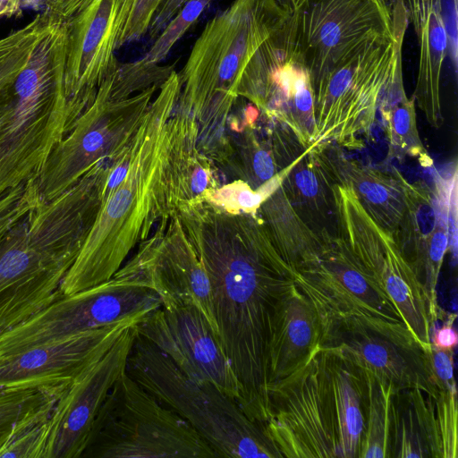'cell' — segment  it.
I'll return each instance as SVG.
<instances>
[{
    "instance_id": "24",
    "label": "cell",
    "mask_w": 458,
    "mask_h": 458,
    "mask_svg": "<svg viewBox=\"0 0 458 458\" xmlns=\"http://www.w3.org/2000/svg\"><path fill=\"white\" fill-rule=\"evenodd\" d=\"M389 458H442L434 401L419 388L392 394Z\"/></svg>"
},
{
    "instance_id": "15",
    "label": "cell",
    "mask_w": 458,
    "mask_h": 458,
    "mask_svg": "<svg viewBox=\"0 0 458 458\" xmlns=\"http://www.w3.org/2000/svg\"><path fill=\"white\" fill-rule=\"evenodd\" d=\"M138 245L112 277L151 289L163 307L195 305L219 335L208 274L177 211L162 218L155 233Z\"/></svg>"
},
{
    "instance_id": "10",
    "label": "cell",
    "mask_w": 458,
    "mask_h": 458,
    "mask_svg": "<svg viewBox=\"0 0 458 458\" xmlns=\"http://www.w3.org/2000/svg\"><path fill=\"white\" fill-rule=\"evenodd\" d=\"M332 193L338 238L373 276L424 350H429L436 321L424 289L394 234L366 209L351 185L335 184Z\"/></svg>"
},
{
    "instance_id": "16",
    "label": "cell",
    "mask_w": 458,
    "mask_h": 458,
    "mask_svg": "<svg viewBox=\"0 0 458 458\" xmlns=\"http://www.w3.org/2000/svg\"><path fill=\"white\" fill-rule=\"evenodd\" d=\"M392 32L386 3L310 0L299 10V38L312 88L369 43Z\"/></svg>"
},
{
    "instance_id": "8",
    "label": "cell",
    "mask_w": 458,
    "mask_h": 458,
    "mask_svg": "<svg viewBox=\"0 0 458 458\" xmlns=\"http://www.w3.org/2000/svg\"><path fill=\"white\" fill-rule=\"evenodd\" d=\"M211 446L126 371L106 395L81 458H211Z\"/></svg>"
},
{
    "instance_id": "36",
    "label": "cell",
    "mask_w": 458,
    "mask_h": 458,
    "mask_svg": "<svg viewBox=\"0 0 458 458\" xmlns=\"http://www.w3.org/2000/svg\"><path fill=\"white\" fill-rule=\"evenodd\" d=\"M427 352L437 389L456 390L454 377V350H441L431 345Z\"/></svg>"
},
{
    "instance_id": "11",
    "label": "cell",
    "mask_w": 458,
    "mask_h": 458,
    "mask_svg": "<svg viewBox=\"0 0 458 458\" xmlns=\"http://www.w3.org/2000/svg\"><path fill=\"white\" fill-rule=\"evenodd\" d=\"M318 311L319 348L344 356L394 390L419 388L434 400L437 389L427 350L404 323L362 313Z\"/></svg>"
},
{
    "instance_id": "28",
    "label": "cell",
    "mask_w": 458,
    "mask_h": 458,
    "mask_svg": "<svg viewBox=\"0 0 458 458\" xmlns=\"http://www.w3.org/2000/svg\"><path fill=\"white\" fill-rule=\"evenodd\" d=\"M368 407L358 458H389V414L393 387L366 371Z\"/></svg>"
},
{
    "instance_id": "43",
    "label": "cell",
    "mask_w": 458,
    "mask_h": 458,
    "mask_svg": "<svg viewBox=\"0 0 458 458\" xmlns=\"http://www.w3.org/2000/svg\"><path fill=\"white\" fill-rule=\"evenodd\" d=\"M310 0H292L293 11L301 10Z\"/></svg>"
},
{
    "instance_id": "41",
    "label": "cell",
    "mask_w": 458,
    "mask_h": 458,
    "mask_svg": "<svg viewBox=\"0 0 458 458\" xmlns=\"http://www.w3.org/2000/svg\"><path fill=\"white\" fill-rule=\"evenodd\" d=\"M293 183L298 191L305 198L313 199L320 191L319 182L313 168L304 167L296 172Z\"/></svg>"
},
{
    "instance_id": "20",
    "label": "cell",
    "mask_w": 458,
    "mask_h": 458,
    "mask_svg": "<svg viewBox=\"0 0 458 458\" xmlns=\"http://www.w3.org/2000/svg\"><path fill=\"white\" fill-rule=\"evenodd\" d=\"M140 319L85 330L0 358V388L66 389Z\"/></svg>"
},
{
    "instance_id": "21",
    "label": "cell",
    "mask_w": 458,
    "mask_h": 458,
    "mask_svg": "<svg viewBox=\"0 0 458 458\" xmlns=\"http://www.w3.org/2000/svg\"><path fill=\"white\" fill-rule=\"evenodd\" d=\"M403 199V216L394 236L428 299L436 321L442 319L437 285L448 250L447 210L450 192L435 193L398 176Z\"/></svg>"
},
{
    "instance_id": "2",
    "label": "cell",
    "mask_w": 458,
    "mask_h": 458,
    "mask_svg": "<svg viewBox=\"0 0 458 458\" xmlns=\"http://www.w3.org/2000/svg\"><path fill=\"white\" fill-rule=\"evenodd\" d=\"M181 85L173 71L163 82L132 142L127 171L106 184L95 221L61 286L69 295L109 280L154 225L181 203L183 131L175 111Z\"/></svg>"
},
{
    "instance_id": "12",
    "label": "cell",
    "mask_w": 458,
    "mask_h": 458,
    "mask_svg": "<svg viewBox=\"0 0 458 458\" xmlns=\"http://www.w3.org/2000/svg\"><path fill=\"white\" fill-rule=\"evenodd\" d=\"M266 428L283 458H340L331 386L320 349L267 387Z\"/></svg>"
},
{
    "instance_id": "40",
    "label": "cell",
    "mask_w": 458,
    "mask_h": 458,
    "mask_svg": "<svg viewBox=\"0 0 458 458\" xmlns=\"http://www.w3.org/2000/svg\"><path fill=\"white\" fill-rule=\"evenodd\" d=\"M455 316H449L448 320L440 328L431 334V345L441 350H454L458 343V335L454 327Z\"/></svg>"
},
{
    "instance_id": "6",
    "label": "cell",
    "mask_w": 458,
    "mask_h": 458,
    "mask_svg": "<svg viewBox=\"0 0 458 458\" xmlns=\"http://www.w3.org/2000/svg\"><path fill=\"white\" fill-rule=\"evenodd\" d=\"M173 71L174 64L142 59L119 64L51 151L37 179L40 199L47 202L59 197L95 164L128 142Z\"/></svg>"
},
{
    "instance_id": "5",
    "label": "cell",
    "mask_w": 458,
    "mask_h": 458,
    "mask_svg": "<svg viewBox=\"0 0 458 458\" xmlns=\"http://www.w3.org/2000/svg\"><path fill=\"white\" fill-rule=\"evenodd\" d=\"M67 34L58 18L15 81L0 93V197L38 179L70 129L64 89Z\"/></svg>"
},
{
    "instance_id": "18",
    "label": "cell",
    "mask_w": 458,
    "mask_h": 458,
    "mask_svg": "<svg viewBox=\"0 0 458 458\" xmlns=\"http://www.w3.org/2000/svg\"><path fill=\"white\" fill-rule=\"evenodd\" d=\"M293 271L296 284L318 310L362 313L403 323L398 310L373 276L338 237L326 236L321 247Z\"/></svg>"
},
{
    "instance_id": "9",
    "label": "cell",
    "mask_w": 458,
    "mask_h": 458,
    "mask_svg": "<svg viewBox=\"0 0 458 458\" xmlns=\"http://www.w3.org/2000/svg\"><path fill=\"white\" fill-rule=\"evenodd\" d=\"M392 35L369 43L330 71L313 89V140L344 141L372 123L407 27L408 11L397 0Z\"/></svg>"
},
{
    "instance_id": "33",
    "label": "cell",
    "mask_w": 458,
    "mask_h": 458,
    "mask_svg": "<svg viewBox=\"0 0 458 458\" xmlns=\"http://www.w3.org/2000/svg\"><path fill=\"white\" fill-rule=\"evenodd\" d=\"M51 411L36 419L13 435L0 450V458H42Z\"/></svg>"
},
{
    "instance_id": "37",
    "label": "cell",
    "mask_w": 458,
    "mask_h": 458,
    "mask_svg": "<svg viewBox=\"0 0 458 458\" xmlns=\"http://www.w3.org/2000/svg\"><path fill=\"white\" fill-rule=\"evenodd\" d=\"M188 0H165L156 13L148 30L152 39L165 28L170 20Z\"/></svg>"
},
{
    "instance_id": "27",
    "label": "cell",
    "mask_w": 458,
    "mask_h": 458,
    "mask_svg": "<svg viewBox=\"0 0 458 458\" xmlns=\"http://www.w3.org/2000/svg\"><path fill=\"white\" fill-rule=\"evenodd\" d=\"M350 185L362 205L385 228L394 233L403 212L399 179L393 181L377 172L360 167L350 168Z\"/></svg>"
},
{
    "instance_id": "42",
    "label": "cell",
    "mask_w": 458,
    "mask_h": 458,
    "mask_svg": "<svg viewBox=\"0 0 458 458\" xmlns=\"http://www.w3.org/2000/svg\"><path fill=\"white\" fill-rule=\"evenodd\" d=\"M21 11V7L14 0H0V19L15 16Z\"/></svg>"
},
{
    "instance_id": "32",
    "label": "cell",
    "mask_w": 458,
    "mask_h": 458,
    "mask_svg": "<svg viewBox=\"0 0 458 458\" xmlns=\"http://www.w3.org/2000/svg\"><path fill=\"white\" fill-rule=\"evenodd\" d=\"M442 458L457 457V390H437L434 398Z\"/></svg>"
},
{
    "instance_id": "46",
    "label": "cell",
    "mask_w": 458,
    "mask_h": 458,
    "mask_svg": "<svg viewBox=\"0 0 458 458\" xmlns=\"http://www.w3.org/2000/svg\"><path fill=\"white\" fill-rule=\"evenodd\" d=\"M375 3H377V4H383V3H386L385 0H371Z\"/></svg>"
},
{
    "instance_id": "3",
    "label": "cell",
    "mask_w": 458,
    "mask_h": 458,
    "mask_svg": "<svg viewBox=\"0 0 458 458\" xmlns=\"http://www.w3.org/2000/svg\"><path fill=\"white\" fill-rule=\"evenodd\" d=\"M292 13L276 0H234L207 22L178 72L176 109L195 122L199 148L213 163L233 156L225 128L245 67Z\"/></svg>"
},
{
    "instance_id": "38",
    "label": "cell",
    "mask_w": 458,
    "mask_h": 458,
    "mask_svg": "<svg viewBox=\"0 0 458 458\" xmlns=\"http://www.w3.org/2000/svg\"><path fill=\"white\" fill-rule=\"evenodd\" d=\"M37 32L33 22H28L23 27L10 32L0 38V60L11 54L17 47L31 38Z\"/></svg>"
},
{
    "instance_id": "4",
    "label": "cell",
    "mask_w": 458,
    "mask_h": 458,
    "mask_svg": "<svg viewBox=\"0 0 458 458\" xmlns=\"http://www.w3.org/2000/svg\"><path fill=\"white\" fill-rule=\"evenodd\" d=\"M93 223L71 189L40 202L0 242V334L26 321L62 294V281Z\"/></svg>"
},
{
    "instance_id": "23",
    "label": "cell",
    "mask_w": 458,
    "mask_h": 458,
    "mask_svg": "<svg viewBox=\"0 0 458 458\" xmlns=\"http://www.w3.org/2000/svg\"><path fill=\"white\" fill-rule=\"evenodd\" d=\"M408 5L420 46L415 97L428 120L437 126L442 121L440 77L448 47L442 0H408Z\"/></svg>"
},
{
    "instance_id": "13",
    "label": "cell",
    "mask_w": 458,
    "mask_h": 458,
    "mask_svg": "<svg viewBox=\"0 0 458 458\" xmlns=\"http://www.w3.org/2000/svg\"><path fill=\"white\" fill-rule=\"evenodd\" d=\"M162 306L149 288L116 278L61 295L26 321L0 334V358L80 332L140 319Z\"/></svg>"
},
{
    "instance_id": "35",
    "label": "cell",
    "mask_w": 458,
    "mask_h": 458,
    "mask_svg": "<svg viewBox=\"0 0 458 458\" xmlns=\"http://www.w3.org/2000/svg\"><path fill=\"white\" fill-rule=\"evenodd\" d=\"M51 25L52 23L43 32L31 38L0 60V93L15 81L27 64L38 41L48 30Z\"/></svg>"
},
{
    "instance_id": "34",
    "label": "cell",
    "mask_w": 458,
    "mask_h": 458,
    "mask_svg": "<svg viewBox=\"0 0 458 458\" xmlns=\"http://www.w3.org/2000/svg\"><path fill=\"white\" fill-rule=\"evenodd\" d=\"M385 118L394 144L414 150V153L422 150L416 131L414 105L411 100L402 99L385 114Z\"/></svg>"
},
{
    "instance_id": "31",
    "label": "cell",
    "mask_w": 458,
    "mask_h": 458,
    "mask_svg": "<svg viewBox=\"0 0 458 458\" xmlns=\"http://www.w3.org/2000/svg\"><path fill=\"white\" fill-rule=\"evenodd\" d=\"M40 200L36 179L20 184L0 197V242Z\"/></svg>"
},
{
    "instance_id": "44",
    "label": "cell",
    "mask_w": 458,
    "mask_h": 458,
    "mask_svg": "<svg viewBox=\"0 0 458 458\" xmlns=\"http://www.w3.org/2000/svg\"><path fill=\"white\" fill-rule=\"evenodd\" d=\"M283 8L289 12H293L292 9V0H276Z\"/></svg>"
},
{
    "instance_id": "39",
    "label": "cell",
    "mask_w": 458,
    "mask_h": 458,
    "mask_svg": "<svg viewBox=\"0 0 458 458\" xmlns=\"http://www.w3.org/2000/svg\"><path fill=\"white\" fill-rule=\"evenodd\" d=\"M251 166L256 177L263 184L276 175L275 162L272 156L265 149L254 150L251 157Z\"/></svg>"
},
{
    "instance_id": "14",
    "label": "cell",
    "mask_w": 458,
    "mask_h": 458,
    "mask_svg": "<svg viewBox=\"0 0 458 458\" xmlns=\"http://www.w3.org/2000/svg\"><path fill=\"white\" fill-rule=\"evenodd\" d=\"M65 26L64 89L70 128L117 68L116 21L123 0H42Z\"/></svg>"
},
{
    "instance_id": "30",
    "label": "cell",
    "mask_w": 458,
    "mask_h": 458,
    "mask_svg": "<svg viewBox=\"0 0 458 458\" xmlns=\"http://www.w3.org/2000/svg\"><path fill=\"white\" fill-rule=\"evenodd\" d=\"M165 0H123L116 27V49L140 39L149 30L153 18Z\"/></svg>"
},
{
    "instance_id": "25",
    "label": "cell",
    "mask_w": 458,
    "mask_h": 458,
    "mask_svg": "<svg viewBox=\"0 0 458 458\" xmlns=\"http://www.w3.org/2000/svg\"><path fill=\"white\" fill-rule=\"evenodd\" d=\"M319 349L331 386L340 458H358L368 407L365 370L336 352Z\"/></svg>"
},
{
    "instance_id": "19",
    "label": "cell",
    "mask_w": 458,
    "mask_h": 458,
    "mask_svg": "<svg viewBox=\"0 0 458 458\" xmlns=\"http://www.w3.org/2000/svg\"><path fill=\"white\" fill-rule=\"evenodd\" d=\"M136 334L135 325L128 327L57 400L47 420L42 458H81L100 407L126 371Z\"/></svg>"
},
{
    "instance_id": "29",
    "label": "cell",
    "mask_w": 458,
    "mask_h": 458,
    "mask_svg": "<svg viewBox=\"0 0 458 458\" xmlns=\"http://www.w3.org/2000/svg\"><path fill=\"white\" fill-rule=\"evenodd\" d=\"M213 0H188L170 20L146 55L145 62L159 64L175 43L196 22Z\"/></svg>"
},
{
    "instance_id": "1",
    "label": "cell",
    "mask_w": 458,
    "mask_h": 458,
    "mask_svg": "<svg viewBox=\"0 0 458 458\" xmlns=\"http://www.w3.org/2000/svg\"><path fill=\"white\" fill-rule=\"evenodd\" d=\"M177 213L208 276L220 341L242 387L238 404L266 425L272 320L295 283L294 271L257 213L226 210L206 199Z\"/></svg>"
},
{
    "instance_id": "17",
    "label": "cell",
    "mask_w": 458,
    "mask_h": 458,
    "mask_svg": "<svg viewBox=\"0 0 458 458\" xmlns=\"http://www.w3.org/2000/svg\"><path fill=\"white\" fill-rule=\"evenodd\" d=\"M135 329L189 377L212 383L238 403L241 384L218 334L198 307L161 306L143 316Z\"/></svg>"
},
{
    "instance_id": "22",
    "label": "cell",
    "mask_w": 458,
    "mask_h": 458,
    "mask_svg": "<svg viewBox=\"0 0 458 458\" xmlns=\"http://www.w3.org/2000/svg\"><path fill=\"white\" fill-rule=\"evenodd\" d=\"M320 337L318 309L294 283L280 298L272 320L268 344L269 384L306 364L319 348Z\"/></svg>"
},
{
    "instance_id": "26",
    "label": "cell",
    "mask_w": 458,
    "mask_h": 458,
    "mask_svg": "<svg viewBox=\"0 0 458 458\" xmlns=\"http://www.w3.org/2000/svg\"><path fill=\"white\" fill-rule=\"evenodd\" d=\"M67 389L0 388V450L25 426L49 413Z\"/></svg>"
},
{
    "instance_id": "45",
    "label": "cell",
    "mask_w": 458,
    "mask_h": 458,
    "mask_svg": "<svg viewBox=\"0 0 458 458\" xmlns=\"http://www.w3.org/2000/svg\"><path fill=\"white\" fill-rule=\"evenodd\" d=\"M14 2L20 6L21 7V4H22V0H14Z\"/></svg>"
},
{
    "instance_id": "7",
    "label": "cell",
    "mask_w": 458,
    "mask_h": 458,
    "mask_svg": "<svg viewBox=\"0 0 458 458\" xmlns=\"http://www.w3.org/2000/svg\"><path fill=\"white\" fill-rule=\"evenodd\" d=\"M126 372L164 406L185 420L216 457L283 458L266 426L209 382H199L136 334Z\"/></svg>"
}]
</instances>
